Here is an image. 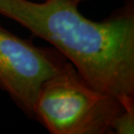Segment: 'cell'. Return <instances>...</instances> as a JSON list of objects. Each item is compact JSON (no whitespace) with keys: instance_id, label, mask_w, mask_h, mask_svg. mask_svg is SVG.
Instances as JSON below:
<instances>
[{"instance_id":"obj_1","label":"cell","mask_w":134,"mask_h":134,"mask_svg":"<svg viewBox=\"0 0 134 134\" xmlns=\"http://www.w3.org/2000/svg\"><path fill=\"white\" fill-rule=\"evenodd\" d=\"M71 0H0V14L52 44L92 87L123 106L134 103V13L103 21L79 12Z\"/></svg>"},{"instance_id":"obj_2","label":"cell","mask_w":134,"mask_h":134,"mask_svg":"<svg viewBox=\"0 0 134 134\" xmlns=\"http://www.w3.org/2000/svg\"><path fill=\"white\" fill-rule=\"evenodd\" d=\"M123 108L116 97L92 87L65 59L42 85L34 118L52 134L112 133L111 122Z\"/></svg>"},{"instance_id":"obj_3","label":"cell","mask_w":134,"mask_h":134,"mask_svg":"<svg viewBox=\"0 0 134 134\" xmlns=\"http://www.w3.org/2000/svg\"><path fill=\"white\" fill-rule=\"evenodd\" d=\"M66 59L57 50L41 48L0 27V88L28 116L42 85Z\"/></svg>"},{"instance_id":"obj_4","label":"cell","mask_w":134,"mask_h":134,"mask_svg":"<svg viewBox=\"0 0 134 134\" xmlns=\"http://www.w3.org/2000/svg\"><path fill=\"white\" fill-rule=\"evenodd\" d=\"M111 130L118 134H132L134 132V104L125 106L111 122Z\"/></svg>"},{"instance_id":"obj_5","label":"cell","mask_w":134,"mask_h":134,"mask_svg":"<svg viewBox=\"0 0 134 134\" xmlns=\"http://www.w3.org/2000/svg\"><path fill=\"white\" fill-rule=\"evenodd\" d=\"M71 1L74 2V3H76V4H79L80 3L83 2V1H85V0H71Z\"/></svg>"}]
</instances>
